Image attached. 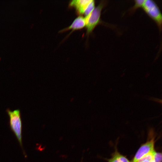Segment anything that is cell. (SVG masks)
I'll use <instances>...</instances> for the list:
<instances>
[{"mask_svg": "<svg viewBox=\"0 0 162 162\" xmlns=\"http://www.w3.org/2000/svg\"><path fill=\"white\" fill-rule=\"evenodd\" d=\"M86 26V22L85 17L82 16H79L76 17L68 27L59 31V32H62L71 30L72 32L75 30H80Z\"/></svg>", "mask_w": 162, "mask_h": 162, "instance_id": "cell-6", "label": "cell"}, {"mask_svg": "<svg viewBox=\"0 0 162 162\" xmlns=\"http://www.w3.org/2000/svg\"><path fill=\"white\" fill-rule=\"evenodd\" d=\"M154 140L152 139L142 145L135 155L133 162H138L145 155L153 151L154 150Z\"/></svg>", "mask_w": 162, "mask_h": 162, "instance_id": "cell-5", "label": "cell"}, {"mask_svg": "<svg viewBox=\"0 0 162 162\" xmlns=\"http://www.w3.org/2000/svg\"><path fill=\"white\" fill-rule=\"evenodd\" d=\"M107 3V1H101L93 11L85 17L86 29V35L87 36L92 33L95 28L101 22V11Z\"/></svg>", "mask_w": 162, "mask_h": 162, "instance_id": "cell-1", "label": "cell"}, {"mask_svg": "<svg viewBox=\"0 0 162 162\" xmlns=\"http://www.w3.org/2000/svg\"><path fill=\"white\" fill-rule=\"evenodd\" d=\"M6 111L9 118V124L11 129L14 133L20 146L22 147V124L20 110L18 109L11 111L9 109H8Z\"/></svg>", "mask_w": 162, "mask_h": 162, "instance_id": "cell-2", "label": "cell"}, {"mask_svg": "<svg viewBox=\"0 0 162 162\" xmlns=\"http://www.w3.org/2000/svg\"><path fill=\"white\" fill-rule=\"evenodd\" d=\"M81 162H82V161H81Z\"/></svg>", "mask_w": 162, "mask_h": 162, "instance_id": "cell-12", "label": "cell"}, {"mask_svg": "<svg viewBox=\"0 0 162 162\" xmlns=\"http://www.w3.org/2000/svg\"><path fill=\"white\" fill-rule=\"evenodd\" d=\"M69 6L75 9L77 14L84 15L85 16L89 15L95 8L94 0H74L70 1Z\"/></svg>", "mask_w": 162, "mask_h": 162, "instance_id": "cell-4", "label": "cell"}, {"mask_svg": "<svg viewBox=\"0 0 162 162\" xmlns=\"http://www.w3.org/2000/svg\"><path fill=\"white\" fill-rule=\"evenodd\" d=\"M109 162H130L125 157L116 152L112 158L108 160Z\"/></svg>", "mask_w": 162, "mask_h": 162, "instance_id": "cell-7", "label": "cell"}, {"mask_svg": "<svg viewBox=\"0 0 162 162\" xmlns=\"http://www.w3.org/2000/svg\"><path fill=\"white\" fill-rule=\"evenodd\" d=\"M150 161L148 160H144L142 161V162H149Z\"/></svg>", "mask_w": 162, "mask_h": 162, "instance_id": "cell-10", "label": "cell"}, {"mask_svg": "<svg viewBox=\"0 0 162 162\" xmlns=\"http://www.w3.org/2000/svg\"><path fill=\"white\" fill-rule=\"evenodd\" d=\"M142 9L157 24L159 31L162 29V16L156 3L152 0H145Z\"/></svg>", "mask_w": 162, "mask_h": 162, "instance_id": "cell-3", "label": "cell"}, {"mask_svg": "<svg viewBox=\"0 0 162 162\" xmlns=\"http://www.w3.org/2000/svg\"><path fill=\"white\" fill-rule=\"evenodd\" d=\"M149 162H155L154 160V158L153 159H152Z\"/></svg>", "mask_w": 162, "mask_h": 162, "instance_id": "cell-11", "label": "cell"}, {"mask_svg": "<svg viewBox=\"0 0 162 162\" xmlns=\"http://www.w3.org/2000/svg\"><path fill=\"white\" fill-rule=\"evenodd\" d=\"M154 159L155 162H161V153L155 152L154 154Z\"/></svg>", "mask_w": 162, "mask_h": 162, "instance_id": "cell-9", "label": "cell"}, {"mask_svg": "<svg viewBox=\"0 0 162 162\" xmlns=\"http://www.w3.org/2000/svg\"><path fill=\"white\" fill-rule=\"evenodd\" d=\"M134 1V5L129 9V11L131 13H133L139 8H142L145 0H135Z\"/></svg>", "mask_w": 162, "mask_h": 162, "instance_id": "cell-8", "label": "cell"}]
</instances>
